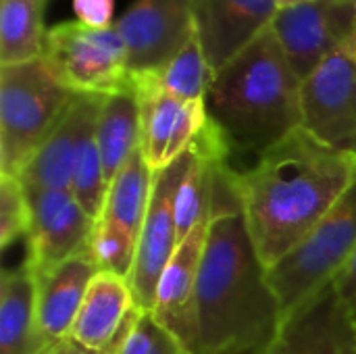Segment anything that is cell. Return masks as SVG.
Segmentation results:
<instances>
[{"label": "cell", "mask_w": 356, "mask_h": 354, "mask_svg": "<svg viewBox=\"0 0 356 354\" xmlns=\"http://www.w3.org/2000/svg\"><path fill=\"white\" fill-rule=\"evenodd\" d=\"M42 58L75 94L111 96L131 90L127 48L115 25L94 29L67 21L48 27Z\"/></svg>", "instance_id": "cell-6"}, {"label": "cell", "mask_w": 356, "mask_h": 354, "mask_svg": "<svg viewBox=\"0 0 356 354\" xmlns=\"http://www.w3.org/2000/svg\"><path fill=\"white\" fill-rule=\"evenodd\" d=\"M211 217L200 221L175 248L167 263L154 296L152 317L177 336L190 351L198 353V282L209 240Z\"/></svg>", "instance_id": "cell-15"}, {"label": "cell", "mask_w": 356, "mask_h": 354, "mask_svg": "<svg viewBox=\"0 0 356 354\" xmlns=\"http://www.w3.org/2000/svg\"><path fill=\"white\" fill-rule=\"evenodd\" d=\"M144 313L136 305L127 277L98 271L77 311L69 340L83 354H121Z\"/></svg>", "instance_id": "cell-13"}, {"label": "cell", "mask_w": 356, "mask_h": 354, "mask_svg": "<svg viewBox=\"0 0 356 354\" xmlns=\"http://www.w3.org/2000/svg\"><path fill=\"white\" fill-rule=\"evenodd\" d=\"M277 8V0H194L196 33L211 69H223L271 27Z\"/></svg>", "instance_id": "cell-16"}, {"label": "cell", "mask_w": 356, "mask_h": 354, "mask_svg": "<svg viewBox=\"0 0 356 354\" xmlns=\"http://www.w3.org/2000/svg\"><path fill=\"white\" fill-rule=\"evenodd\" d=\"M38 284L21 265L0 280V354H46L50 346L38 325Z\"/></svg>", "instance_id": "cell-18"}, {"label": "cell", "mask_w": 356, "mask_h": 354, "mask_svg": "<svg viewBox=\"0 0 356 354\" xmlns=\"http://www.w3.org/2000/svg\"><path fill=\"white\" fill-rule=\"evenodd\" d=\"M121 354H198L190 351L177 336L163 328L150 311H146L136 325Z\"/></svg>", "instance_id": "cell-27"}, {"label": "cell", "mask_w": 356, "mask_h": 354, "mask_svg": "<svg viewBox=\"0 0 356 354\" xmlns=\"http://www.w3.org/2000/svg\"><path fill=\"white\" fill-rule=\"evenodd\" d=\"M356 252V175L346 194L290 255L267 269L284 315L334 282Z\"/></svg>", "instance_id": "cell-5"}, {"label": "cell", "mask_w": 356, "mask_h": 354, "mask_svg": "<svg viewBox=\"0 0 356 354\" xmlns=\"http://www.w3.org/2000/svg\"><path fill=\"white\" fill-rule=\"evenodd\" d=\"M83 94H77L58 125L38 148L29 165L19 175L25 188L44 190H69L73 182V161H75V140L81 121Z\"/></svg>", "instance_id": "cell-20"}, {"label": "cell", "mask_w": 356, "mask_h": 354, "mask_svg": "<svg viewBox=\"0 0 356 354\" xmlns=\"http://www.w3.org/2000/svg\"><path fill=\"white\" fill-rule=\"evenodd\" d=\"M300 88L302 79L267 27L215 73L207 111L232 154L257 159L302 127Z\"/></svg>", "instance_id": "cell-3"}, {"label": "cell", "mask_w": 356, "mask_h": 354, "mask_svg": "<svg viewBox=\"0 0 356 354\" xmlns=\"http://www.w3.org/2000/svg\"><path fill=\"white\" fill-rule=\"evenodd\" d=\"M152 182L154 173L146 165L142 150H138L108 184L100 219L123 227L140 242V234L150 207Z\"/></svg>", "instance_id": "cell-22"}, {"label": "cell", "mask_w": 356, "mask_h": 354, "mask_svg": "<svg viewBox=\"0 0 356 354\" xmlns=\"http://www.w3.org/2000/svg\"><path fill=\"white\" fill-rule=\"evenodd\" d=\"M71 92L44 58L0 65V173L19 177L58 125Z\"/></svg>", "instance_id": "cell-4"}, {"label": "cell", "mask_w": 356, "mask_h": 354, "mask_svg": "<svg viewBox=\"0 0 356 354\" xmlns=\"http://www.w3.org/2000/svg\"><path fill=\"white\" fill-rule=\"evenodd\" d=\"M229 177L248 234L267 269L290 255L346 194L356 156L315 140L298 127L254 163Z\"/></svg>", "instance_id": "cell-2"}, {"label": "cell", "mask_w": 356, "mask_h": 354, "mask_svg": "<svg viewBox=\"0 0 356 354\" xmlns=\"http://www.w3.org/2000/svg\"><path fill=\"white\" fill-rule=\"evenodd\" d=\"M265 354H356V328L334 282L284 315Z\"/></svg>", "instance_id": "cell-14"}, {"label": "cell", "mask_w": 356, "mask_h": 354, "mask_svg": "<svg viewBox=\"0 0 356 354\" xmlns=\"http://www.w3.org/2000/svg\"><path fill=\"white\" fill-rule=\"evenodd\" d=\"M136 75L154 86L156 90L177 96L181 100H207L211 83L215 79V71L207 61L196 31L181 46V50L161 69L140 71Z\"/></svg>", "instance_id": "cell-24"}, {"label": "cell", "mask_w": 356, "mask_h": 354, "mask_svg": "<svg viewBox=\"0 0 356 354\" xmlns=\"http://www.w3.org/2000/svg\"><path fill=\"white\" fill-rule=\"evenodd\" d=\"M227 163L215 173L198 282V354H265L277 338L284 309L248 234Z\"/></svg>", "instance_id": "cell-1"}, {"label": "cell", "mask_w": 356, "mask_h": 354, "mask_svg": "<svg viewBox=\"0 0 356 354\" xmlns=\"http://www.w3.org/2000/svg\"><path fill=\"white\" fill-rule=\"evenodd\" d=\"M353 46H355V54H356V23H355V31H353Z\"/></svg>", "instance_id": "cell-32"}, {"label": "cell", "mask_w": 356, "mask_h": 354, "mask_svg": "<svg viewBox=\"0 0 356 354\" xmlns=\"http://www.w3.org/2000/svg\"><path fill=\"white\" fill-rule=\"evenodd\" d=\"M98 271L92 250H86L35 280L38 325L50 348L69 338L90 282Z\"/></svg>", "instance_id": "cell-17"}, {"label": "cell", "mask_w": 356, "mask_h": 354, "mask_svg": "<svg viewBox=\"0 0 356 354\" xmlns=\"http://www.w3.org/2000/svg\"><path fill=\"white\" fill-rule=\"evenodd\" d=\"M115 27L131 73L161 69L196 31L194 0H134Z\"/></svg>", "instance_id": "cell-12"}, {"label": "cell", "mask_w": 356, "mask_h": 354, "mask_svg": "<svg viewBox=\"0 0 356 354\" xmlns=\"http://www.w3.org/2000/svg\"><path fill=\"white\" fill-rule=\"evenodd\" d=\"M334 286L356 328V252L342 267V271L334 277Z\"/></svg>", "instance_id": "cell-29"}, {"label": "cell", "mask_w": 356, "mask_h": 354, "mask_svg": "<svg viewBox=\"0 0 356 354\" xmlns=\"http://www.w3.org/2000/svg\"><path fill=\"white\" fill-rule=\"evenodd\" d=\"M25 194L29 202V227L23 265L38 280L60 263L90 250L96 221L69 190L25 188Z\"/></svg>", "instance_id": "cell-8"}, {"label": "cell", "mask_w": 356, "mask_h": 354, "mask_svg": "<svg viewBox=\"0 0 356 354\" xmlns=\"http://www.w3.org/2000/svg\"><path fill=\"white\" fill-rule=\"evenodd\" d=\"M140 102V150L152 173L171 167L200 138L209 123L207 100H181L131 73Z\"/></svg>", "instance_id": "cell-10"}, {"label": "cell", "mask_w": 356, "mask_h": 354, "mask_svg": "<svg viewBox=\"0 0 356 354\" xmlns=\"http://www.w3.org/2000/svg\"><path fill=\"white\" fill-rule=\"evenodd\" d=\"M46 354H83V351H81L79 346H75V344L67 338V340L58 342L56 346H52Z\"/></svg>", "instance_id": "cell-30"}, {"label": "cell", "mask_w": 356, "mask_h": 354, "mask_svg": "<svg viewBox=\"0 0 356 354\" xmlns=\"http://www.w3.org/2000/svg\"><path fill=\"white\" fill-rule=\"evenodd\" d=\"M29 202L19 177H0V246L6 248L27 236Z\"/></svg>", "instance_id": "cell-26"}, {"label": "cell", "mask_w": 356, "mask_h": 354, "mask_svg": "<svg viewBox=\"0 0 356 354\" xmlns=\"http://www.w3.org/2000/svg\"><path fill=\"white\" fill-rule=\"evenodd\" d=\"M194 154L196 152L192 146L171 167L154 173L150 207L140 234L136 263L127 277L136 305L144 311H152L159 280L179 244L175 227V196L184 175L194 161Z\"/></svg>", "instance_id": "cell-11"}, {"label": "cell", "mask_w": 356, "mask_h": 354, "mask_svg": "<svg viewBox=\"0 0 356 354\" xmlns=\"http://www.w3.org/2000/svg\"><path fill=\"white\" fill-rule=\"evenodd\" d=\"M48 0H0V65H19L44 54Z\"/></svg>", "instance_id": "cell-23"}, {"label": "cell", "mask_w": 356, "mask_h": 354, "mask_svg": "<svg viewBox=\"0 0 356 354\" xmlns=\"http://www.w3.org/2000/svg\"><path fill=\"white\" fill-rule=\"evenodd\" d=\"M102 96H86L81 121L75 140V161H73V182L71 192L81 204V209L96 221L102 213L106 196V179L102 169V156L96 140V119L100 111Z\"/></svg>", "instance_id": "cell-21"}, {"label": "cell", "mask_w": 356, "mask_h": 354, "mask_svg": "<svg viewBox=\"0 0 356 354\" xmlns=\"http://www.w3.org/2000/svg\"><path fill=\"white\" fill-rule=\"evenodd\" d=\"M302 129L321 144L356 156V54L353 35L300 88Z\"/></svg>", "instance_id": "cell-7"}, {"label": "cell", "mask_w": 356, "mask_h": 354, "mask_svg": "<svg viewBox=\"0 0 356 354\" xmlns=\"http://www.w3.org/2000/svg\"><path fill=\"white\" fill-rule=\"evenodd\" d=\"M305 2H313V0H277V6L280 8H288V6H296V4H305Z\"/></svg>", "instance_id": "cell-31"}, {"label": "cell", "mask_w": 356, "mask_h": 354, "mask_svg": "<svg viewBox=\"0 0 356 354\" xmlns=\"http://www.w3.org/2000/svg\"><path fill=\"white\" fill-rule=\"evenodd\" d=\"M73 10L79 23L94 29H104L113 25L111 21L115 10V0H73Z\"/></svg>", "instance_id": "cell-28"}, {"label": "cell", "mask_w": 356, "mask_h": 354, "mask_svg": "<svg viewBox=\"0 0 356 354\" xmlns=\"http://www.w3.org/2000/svg\"><path fill=\"white\" fill-rule=\"evenodd\" d=\"M356 0H313L280 8L271 31L300 79L311 75L355 31Z\"/></svg>", "instance_id": "cell-9"}, {"label": "cell", "mask_w": 356, "mask_h": 354, "mask_svg": "<svg viewBox=\"0 0 356 354\" xmlns=\"http://www.w3.org/2000/svg\"><path fill=\"white\" fill-rule=\"evenodd\" d=\"M90 250L100 271H113L129 277L136 263L138 240L123 227L98 217L94 223Z\"/></svg>", "instance_id": "cell-25"}, {"label": "cell", "mask_w": 356, "mask_h": 354, "mask_svg": "<svg viewBox=\"0 0 356 354\" xmlns=\"http://www.w3.org/2000/svg\"><path fill=\"white\" fill-rule=\"evenodd\" d=\"M140 102L136 94L125 90L102 96L96 119V140L102 156L106 186L140 150Z\"/></svg>", "instance_id": "cell-19"}]
</instances>
